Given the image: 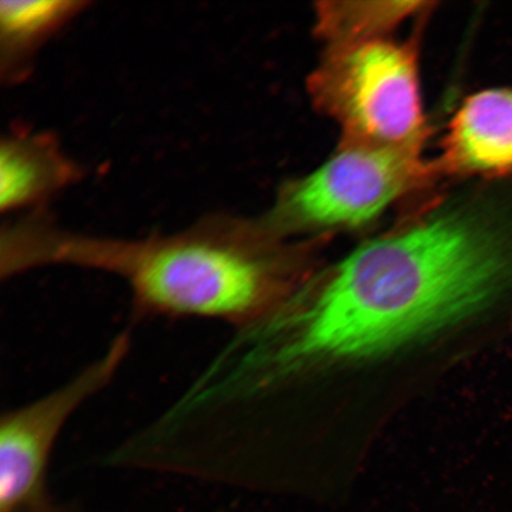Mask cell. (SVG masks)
<instances>
[{
  "label": "cell",
  "mask_w": 512,
  "mask_h": 512,
  "mask_svg": "<svg viewBox=\"0 0 512 512\" xmlns=\"http://www.w3.org/2000/svg\"><path fill=\"white\" fill-rule=\"evenodd\" d=\"M505 267L504 234L491 217L438 209L358 248L311 304L245 326L224 351L255 387L307 364L388 354L469 317Z\"/></svg>",
  "instance_id": "obj_1"
},
{
  "label": "cell",
  "mask_w": 512,
  "mask_h": 512,
  "mask_svg": "<svg viewBox=\"0 0 512 512\" xmlns=\"http://www.w3.org/2000/svg\"><path fill=\"white\" fill-rule=\"evenodd\" d=\"M261 226L213 214L170 234L118 238L70 232L42 213L11 223L2 240L9 278L37 268H83L120 279L140 318H198L243 326L274 287Z\"/></svg>",
  "instance_id": "obj_2"
},
{
  "label": "cell",
  "mask_w": 512,
  "mask_h": 512,
  "mask_svg": "<svg viewBox=\"0 0 512 512\" xmlns=\"http://www.w3.org/2000/svg\"><path fill=\"white\" fill-rule=\"evenodd\" d=\"M313 104L341 125L343 143L421 147L418 47L387 38L329 48L309 80Z\"/></svg>",
  "instance_id": "obj_3"
},
{
  "label": "cell",
  "mask_w": 512,
  "mask_h": 512,
  "mask_svg": "<svg viewBox=\"0 0 512 512\" xmlns=\"http://www.w3.org/2000/svg\"><path fill=\"white\" fill-rule=\"evenodd\" d=\"M439 174L421 147L343 143L313 174L287 185L262 223L266 230L354 228Z\"/></svg>",
  "instance_id": "obj_4"
},
{
  "label": "cell",
  "mask_w": 512,
  "mask_h": 512,
  "mask_svg": "<svg viewBox=\"0 0 512 512\" xmlns=\"http://www.w3.org/2000/svg\"><path fill=\"white\" fill-rule=\"evenodd\" d=\"M132 348L130 331L46 395L11 409L0 419V512H60L49 490V467L72 416L110 386Z\"/></svg>",
  "instance_id": "obj_5"
},
{
  "label": "cell",
  "mask_w": 512,
  "mask_h": 512,
  "mask_svg": "<svg viewBox=\"0 0 512 512\" xmlns=\"http://www.w3.org/2000/svg\"><path fill=\"white\" fill-rule=\"evenodd\" d=\"M438 170L459 177L512 176V88L466 98L448 124Z\"/></svg>",
  "instance_id": "obj_6"
},
{
  "label": "cell",
  "mask_w": 512,
  "mask_h": 512,
  "mask_svg": "<svg viewBox=\"0 0 512 512\" xmlns=\"http://www.w3.org/2000/svg\"><path fill=\"white\" fill-rule=\"evenodd\" d=\"M82 175L54 134L14 128L0 142V210L40 209Z\"/></svg>",
  "instance_id": "obj_7"
},
{
  "label": "cell",
  "mask_w": 512,
  "mask_h": 512,
  "mask_svg": "<svg viewBox=\"0 0 512 512\" xmlns=\"http://www.w3.org/2000/svg\"><path fill=\"white\" fill-rule=\"evenodd\" d=\"M80 0H3L0 3V78L18 85L29 78L46 44L87 10Z\"/></svg>",
  "instance_id": "obj_8"
},
{
  "label": "cell",
  "mask_w": 512,
  "mask_h": 512,
  "mask_svg": "<svg viewBox=\"0 0 512 512\" xmlns=\"http://www.w3.org/2000/svg\"><path fill=\"white\" fill-rule=\"evenodd\" d=\"M428 5L424 2H323L316 9V31L329 48L381 40Z\"/></svg>",
  "instance_id": "obj_9"
},
{
  "label": "cell",
  "mask_w": 512,
  "mask_h": 512,
  "mask_svg": "<svg viewBox=\"0 0 512 512\" xmlns=\"http://www.w3.org/2000/svg\"><path fill=\"white\" fill-rule=\"evenodd\" d=\"M60 512H88L76 503H62ZM219 512V511H217Z\"/></svg>",
  "instance_id": "obj_10"
}]
</instances>
